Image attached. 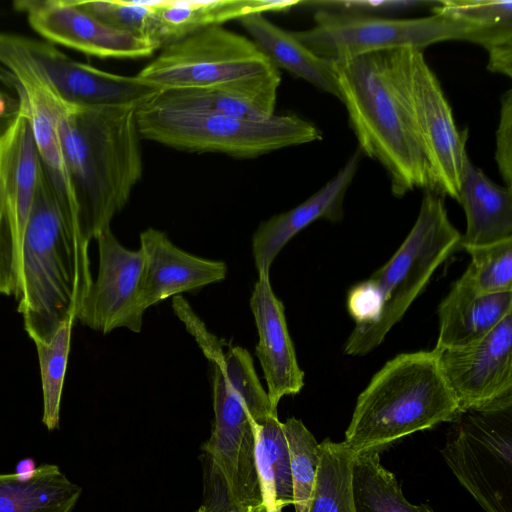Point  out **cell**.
Segmentation results:
<instances>
[{"label": "cell", "mask_w": 512, "mask_h": 512, "mask_svg": "<svg viewBox=\"0 0 512 512\" xmlns=\"http://www.w3.org/2000/svg\"><path fill=\"white\" fill-rule=\"evenodd\" d=\"M458 202L466 215V231L459 247L468 249L512 239V188L492 182L464 161Z\"/></svg>", "instance_id": "44dd1931"}, {"label": "cell", "mask_w": 512, "mask_h": 512, "mask_svg": "<svg viewBox=\"0 0 512 512\" xmlns=\"http://www.w3.org/2000/svg\"><path fill=\"white\" fill-rule=\"evenodd\" d=\"M41 163L29 118L19 104L0 132V294L14 296L23 241Z\"/></svg>", "instance_id": "4fadbf2b"}, {"label": "cell", "mask_w": 512, "mask_h": 512, "mask_svg": "<svg viewBox=\"0 0 512 512\" xmlns=\"http://www.w3.org/2000/svg\"><path fill=\"white\" fill-rule=\"evenodd\" d=\"M361 154L355 152L331 180L304 202L259 224L252 236V256L258 275L269 274L281 249L312 222L321 218L332 222L342 219L344 197Z\"/></svg>", "instance_id": "d6986e66"}, {"label": "cell", "mask_w": 512, "mask_h": 512, "mask_svg": "<svg viewBox=\"0 0 512 512\" xmlns=\"http://www.w3.org/2000/svg\"><path fill=\"white\" fill-rule=\"evenodd\" d=\"M74 2L83 11L107 26L145 40L154 46L153 39L160 1L74 0Z\"/></svg>", "instance_id": "d6a6232c"}, {"label": "cell", "mask_w": 512, "mask_h": 512, "mask_svg": "<svg viewBox=\"0 0 512 512\" xmlns=\"http://www.w3.org/2000/svg\"><path fill=\"white\" fill-rule=\"evenodd\" d=\"M255 464L266 512H282L293 504L289 452L277 413L263 422L253 421Z\"/></svg>", "instance_id": "4316f807"}, {"label": "cell", "mask_w": 512, "mask_h": 512, "mask_svg": "<svg viewBox=\"0 0 512 512\" xmlns=\"http://www.w3.org/2000/svg\"><path fill=\"white\" fill-rule=\"evenodd\" d=\"M74 320L64 322L47 342H37L42 392V422L48 430L59 426L60 403Z\"/></svg>", "instance_id": "f546056e"}, {"label": "cell", "mask_w": 512, "mask_h": 512, "mask_svg": "<svg viewBox=\"0 0 512 512\" xmlns=\"http://www.w3.org/2000/svg\"><path fill=\"white\" fill-rule=\"evenodd\" d=\"M320 462L309 512H355L352 493L354 455L343 442L319 443Z\"/></svg>", "instance_id": "f1b7e54d"}, {"label": "cell", "mask_w": 512, "mask_h": 512, "mask_svg": "<svg viewBox=\"0 0 512 512\" xmlns=\"http://www.w3.org/2000/svg\"><path fill=\"white\" fill-rule=\"evenodd\" d=\"M19 100L0 90V132L3 131L17 116Z\"/></svg>", "instance_id": "74e56055"}, {"label": "cell", "mask_w": 512, "mask_h": 512, "mask_svg": "<svg viewBox=\"0 0 512 512\" xmlns=\"http://www.w3.org/2000/svg\"><path fill=\"white\" fill-rule=\"evenodd\" d=\"M432 14H444L480 27L512 24V1L440 0Z\"/></svg>", "instance_id": "e575fe53"}, {"label": "cell", "mask_w": 512, "mask_h": 512, "mask_svg": "<svg viewBox=\"0 0 512 512\" xmlns=\"http://www.w3.org/2000/svg\"><path fill=\"white\" fill-rule=\"evenodd\" d=\"M315 26L293 35L316 55L341 60L362 54L425 47L462 40L483 46L491 27H480L444 14L421 18L341 17L313 13Z\"/></svg>", "instance_id": "9c48e42d"}, {"label": "cell", "mask_w": 512, "mask_h": 512, "mask_svg": "<svg viewBox=\"0 0 512 512\" xmlns=\"http://www.w3.org/2000/svg\"><path fill=\"white\" fill-rule=\"evenodd\" d=\"M9 81L15 87L19 104L29 118L41 166L52 187L63 223L86 243L79 231L75 187L53 119L29 89L12 79Z\"/></svg>", "instance_id": "d4e9b609"}, {"label": "cell", "mask_w": 512, "mask_h": 512, "mask_svg": "<svg viewBox=\"0 0 512 512\" xmlns=\"http://www.w3.org/2000/svg\"><path fill=\"white\" fill-rule=\"evenodd\" d=\"M145 256L142 304L145 310L159 302L225 279V262L192 255L175 246L163 231L148 228L140 234Z\"/></svg>", "instance_id": "ac0fdd59"}, {"label": "cell", "mask_w": 512, "mask_h": 512, "mask_svg": "<svg viewBox=\"0 0 512 512\" xmlns=\"http://www.w3.org/2000/svg\"><path fill=\"white\" fill-rule=\"evenodd\" d=\"M286 438L295 512H309L320 462L319 443L299 419L282 423Z\"/></svg>", "instance_id": "4dcf8cb0"}, {"label": "cell", "mask_w": 512, "mask_h": 512, "mask_svg": "<svg viewBox=\"0 0 512 512\" xmlns=\"http://www.w3.org/2000/svg\"><path fill=\"white\" fill-rule=\"evenodd\" d=\"M17 83L29 89L53 119L75 187L79 231L89 244L110 228L141 179L137 107L76 106L40 88Z\"/></svg>", "instance_id": "6da1fadb"}, {"label": "cell", "mask_w": 512, "mask_h": 512, "mask_svg": "<svg viewBox=\"0 0 512 512\" xmlns=\"http://www.w3.org/2000/svg\"><path fill=\"white\" fill-rule=\"evenodd\" d=\"M99 265L80 309L84 326L107 334L116 328L139 333L142 329V293L145 275L143 251L124 247L110 228L96 238Z\"/></svg>", "instance_id": "5bb4252c"}, {"label": "cell", "mask_w": 512, "mask_h": 512, "mask_svg": "<svg viewBox=\"0 0 512 512\" xmlns=\"http://www.w3.org/2000/svg\"><path fill=\"white\" fill-rule=\"evenodd\" d=\"M258 276L250 298L258 332L255 354L266 380L269 401L277 409L282 397L302 390L304 372L288 331L284 305L272 290L269 274Z\"/></svg>", "instance_id": "e0dca14e"}, {"label": "cell", "mask_w": 512, "mask_h": 512, "mask_svg": "<svg viewBox=\"0 0 512 512\" xmlns=\"http://www.w3.org/2000/svg\"><path fill=\"white\" fill-rule=\"evenodd\" d=\"M297 0H212V1H160L155 48L180 41L204 29L241 19L256 13L286 12Z\"/></svg>", "instance_id": "7402d4cb"}, {"label": "cell", "mask_w": 512, "mask_h": 512, "mask_svg": "<svg viewBox=\"0 0 512 512\" xmlns=\"http://www.w3.org/2000/svg\"><path fill=\"white\" fill-rule=\"evenodd\" d=\"M136 118L142 139L178 150L237 158H254L322 138L315 125L294 114L249 119L139 106Z\"/></svg>", "instance_id": "52a82bcc"}, {"label": "cell", "mask_w": 512, "mask_h": 512, "mask_svg": "<svg viewBox=\"0 0 512 512\" xmlns=\"http://www.w3.org/2000/svg\"><path fill=\"white\" fill-rule=\"evenodd\" d=\"M495 160L504 184L512 188V90L501 100L500 120L496 131Z\"/></svg>", "instance_id": "d590c367"}, {"label": "cell", "mask_w": 512, "mask_h": 512, "mask_svg": "<svg viewBox=\"0 0 512 512\" xmlns=\"http://www.w3.org/2000/svg\"><path fill=\"white\" fill-rule=\"evenodd\" d=\"M379 455L354 456L352 493L355 512H435L427 504L415 505L405 498L396 476L382 465Z\"/></svg>", "instance_id": "83f0119b"}, {"label": "cell", "mask_w": 512, "mask_h": 512, "mask_svg": "<svg viewBox=\"0 0 512 512\" xmlns=\"http://www.w3.org/2000/svg\"><path fill=\"white\" fill-rule=\"evenodd\" d=\"M209 469L205 484V499L197 512H244L233 503L218 473L210 466Z\"/></svg>", "instance_id": "8d00e7d4"}, {"label": "cell", "mask_w": 512, "mask_h": 512, "mask_svg": "<svg viewBox=\"0 0 512 512\" xmlns=\"http://www.w3.org/2000/svg\"><path fill=\"white\" fill-rule=\"evenodd\" d=\"M13 5L26 15L33 30L52 44L115 59L145 58L156 50L151 43L102 23L74 0H18Z\"/></svg>", "instance_id": "2e32d148"}, {"label": "cell", "mask_w": 512, "mask_h": 512, "mask_svg": "<svg viewBox=\"0 0 512 512\" xmlns=\"http://www.w3.org/2000/svg\"><path fill=\"white\" fill-rule=\"evenodd\" d=\"M281 75L202 88L160 91L142 104L146 108L180 113L266 119L275 114Z\"/></svg>", "instance_id": "ffe728a7"}, {"label": "cell", "mask_w": 512, "mask_h": 512, "mask_svg": "<svg viewBox=\"0 0 512 512\" xmlns=\"http://www.w3.org/2000/svg\"><path fill=\"white\" fill-rule=\"evenodd\" d=\"M249 512H266L263 503L252 507Z\"/></svg>", "instance_id": "f35d334b"}, {"label": "cell", "mask_w": 512, "mask_h": 512, "mask_svg": "<svg viewBox=\"0 0 512 512\" xmlns=\"http://www.w3.org/2000/svg\"><path fill=\"white\" fill-rule=\"evenodd\" d=\"M434 351L461 412L512 406V314L470 345Z\"/></svg>", "instance_id": "9a60e30c"}, {"label": "cell", "mask_w": 512, "mask_h": 512, "mask_svg": "<svg viewBox=\"0 0 512 512\" xmlns=\"http://www.w3.org/2000/svg\"><path fill=\"white\" fill-rule=\"evenodd\" d=\"M239 21L251 40L275 67L285 69L341 100L331 60L313 53L292 32L278 27L264 14H251Z\"/></svg>", "instance_id": "cb8c5ba5"}, {"label": "cell", "mask_w": 512, "mask_h": 512, "mask_svg": "<svg viewBox=\"0 0 512 512\" xmlns=\"http://www.w3.org/2000/svg\"><path fill=\"white\" fill-rule=\"evenodd\" d=\"M465 251L471 261L460 284L477 294L512 292V239Z\"/></svg>", "instance_id": "1f68e13d"}, {"label": "cell", "mask_w": 512, "mask_h": 512, "mask_svg": "<svg viewBox=\"0 0 512 512\" xmlns=\"http://www.w3.org/2000/svg\"><path fill=\"white\" fill-rule=\"evenodd\" d=\"M451 423L440 453L454 476L485 512H512V406Z\"/></svg>", "instance_id": "8fae6325"}, {"label": "cell", "mask_w": 512, "mask_h": 512, "mask_svg": "<svg viewBox=\"0 0 512 512\" xmlns=\"http://www.w3.org/2000/svg\"><path fill=\"white\" fill-rule=\"evenodd\" d=\"M403 86L429 169V191L458 202L468 129H457L451 107L422 51L405 49Z\"/></svg>", "instance_id": "7c38bea8"}, {"label": "cell", "mask_w": 512, "mask_h": 512, "mask_svg": "<svg viewBox=\"0 0 512 512\" xmlns=\"http://www.w3.org/2000/svg\"><path fill=\"white\" fill-rule=\"evenodd\" d=\"M460 239L441 195L425 190L410 232L389 261L367 279L379 299V316L366 330L349 335L344 353L363 356L378 347L435 270L459 247Z\"/></svg>", "instance_id": "8992f818"}, {"label": "cell", "mask_w": 512, "mask_h": 512, "mask_svg": "<svg viewBox=\"0 0 512 512\" xmlns=\"http://www.w3.org/2000/svg\"><path fill=\"white\" fill-rule=\"evenodd\" d=\"M460 413L434 349L402 353L386 362L359 394L343 443L354 456L380 454Z\"/></svg>", "instance_id": "277c9868"}, {"label": "cell", "mask_w": 512, "mask_h": 512, "mask_svg": "<svg viewBox=\"0 0 512 512\" xmlns=\"http://www.w3.org/2000/svg\"><path fill=\"white\" fill-rule=\"evenodd\" d=\"M281 75L255 43L222 26L164 46L135 76L159 91L202 89Z\"/></svg>", "instance_id": "30bf717a"}, {"label": "cell", "mask_w": 512, "mask_h": 512, "mask_svg": "<svg viewBox=\"0 0 512 512\" xmlns=\"http://www.w3.org/2000/svg\"><path fill=\"white\" fill-rule=\"evenodd\" d=\"M437 1L428 0H316L298 1L294 8L313 13H326L341 17H388L398 13L429 8Z\"/></svg>", "instance_id": "836d02e7"}, {"label": "cell", "mask_w": 512, "mask_h": 512, "mask_svg": "<svg viewBox=\"0 0 512 512\" xmlns=\"http://www.w3.org/2000/svg\"><path fill=\"white\" fill-rule=\"evenodd\" d=\"M0 64L12 79L76 106L138 108L159 92L136 76L103 71L74 60L50 42L8 32H0Z\"/></svg>", "instance_id": "ba28073f"}, {"label": "cell", "mask_w": 512, "mask_h": 512, "mask_svg": "<svg viewBox=\"0 0 512 512\" xmlns=\"http://www.w3.org/2000/svg\"><path fill=\"white\" fill-rule=\"evenodd\" d=\"M81 493L56 464L0 473V512H73Z\"/></svg>", "instance_id": "484cf974"}, {"label": "cell", "mask_w": 512, "mask_h": 512, "mask_svg": "<svg viewBox=\"0 0 512 512\" xmlns=\"http://www.w3.org/2000/svg\"><path fill=\"white\" fill-rule=\"evenodd\" d=\"M88 246L63 223L41 166L14 295L34 343L47 342L64 322L76 319L93 281Z\"/></svg>", "instance_id": "3957f363"}, {"label": "cell", "mask_w": 512, "mask_h": 512, "mask_svg": "<svg viewBox=\"0 0 512 512\" xmlns=\"http://www.w3.org/2000/svg\"><path fill=\"white\" fill-rule=\"evenodd\" d=\"M512 314V292L477 294L456 281L438 307L435 350L470 345Z\"/></svg>", "instance_id": "603a6c76"}, {"label": "cell", "mask_w": 512, "mask_h": 512, "mask_svg": "<svg viewBox=\"0 0 512 512\" xmlns=\"http://www.w3.org/2000/svg\"><path fill=\"white\" fill-rule=\"evenodd\" d=\"M404 53L392 49L332 61L360 152L384 167L396 197L415 188L430 190L404 92Z\"/></svg>", "instance_id": "7a4b0ae2"}, {"label": "cell", "mask_w": 512, "mask_h": 512, "mask_svg": "<svg viewBox=\"0 0 512 512\" xmlns=\"http://www.w3.org/2000/svg\"><path fill=\"white\" fill-rule=\"evenodd\" d=\"M214 426L203 445L209 466L244 512L262 503L255 464L253 421L277 413L257 376L250 353L231 347L213 361Z\"/></svg>", "instance_id": "5b68a950"}]
</instances>
